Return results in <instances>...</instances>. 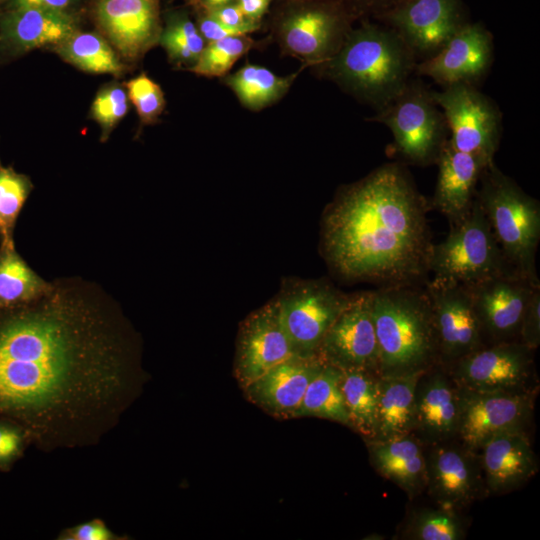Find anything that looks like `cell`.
I'll return each mask as SVG.
<instances>
[{
  "mask_svg": "<svg viewBox=\"0 0 540 540\" xmlns=\"http://www.w3.org/2000/svg\"><path fill=\"white\" fill-rule=\"evenodd\" d=\"M143 379L139 335L99 286L57 280L0 315V419L44 450L97 443Z\"/></svg>",
  "mask_w": 540,
  "mask_h": 540,
  "instance_id": "6da1fadb",
  "label": "cell"
},
{
  "mask_svg": "<svg viewBox=\"0 0 540 540\" xmlns=\"http://www.w3.org/2000/svg\"><path fill=\"white\" fill-rule=\"evenodd\" d=\"M428 204L400 163H386L344 186L322 219V253L350 281L423 284L432 241Z\"/></svg>",
  "mask_w": 540,
  "mask_h": 540,
  "instance_id": "7a4b0ae2",
  "label": "cell"
},
{
  "mask_svg": "<svg viewBox=\"0 0 540 540\" xmlns=\"http://www.w3.org/2000/svg\"><path fill=\"white\" fill-rule=\"evenodd\" d=\"M417 63L393 29L364 22L350 30L333 57L315 67L358 100L380 110L409 82Z\"/></svg>",
  "mask_w": 540,
  "mask_h": 540,
  "instance_id": "3957f363",
  "label": "cell"
},
{
  "mask_svg": "<svg viewBox=\"0 0 540 540\" xmlns=\"http://www.w3.org/2000/svg\"><path fill=\"white\" fill-rule=\"evenodd\" d=\"M424 283L382 286L371 291L380 376L424 372L439 360Z\"/></svg>",
  "mask_w": 540,
  "mask_h": 540,
  "instance_id": "277c9868",
  "label": "cell"
},
{
  "mask_svg": "<svg viewBox=\"0 0 540 540\" xmlns=\"http://www.w3.org/2000/svg\"><path fill=\"white\" fill-rule=\"evenodd\" d=\"M475 199L483 210L508 264L539 282L536 253L540 240V204L511 177L490 163L481 173Z\"/></svg>",
  "mask_w": 540,
  "mask_h": 540,
  "instance_id": "5b68a950",
  "label": "cell"
},
{
  "mask_svg": "<svg viewBox=\"0 0 540 540\" xmlns=\"http://www.w3.org/2000/svg\"><path fill=\"white\" fill-rule=\"evenodd\" d=\"M428 269L434 282L463 286L516 272L506 261L475 198L464 218L450 225L446 238L432 244Z\"/></svg>",
  "mask_w": 540,
  "mask_h": 540,
  "instance_id": "8992f818",
  "label": "cell"
},
{
  "mask_svg": "<svg viewBox=\"0 0 540 540\" xmlns=\"http://www.w3.org/2000/svg\"><path fill=\"white\" fill-rule=\"evenodd\" d=\"M387 126L395 150L409 163L436 164L449 139L445 116L432 90L420 80L410 79L401 92L369 119Z\"/></svg>",
  "mask_w": 540,
  "mask_h": 540,
  "instance_id": "52a82bcc",
  "label": "cell"
},
{
  "mask_svg": "<svg viewBox=\"0 0 540 540\" xmlns=\"http://www.w3.org/2000/svg\"><path fill=\"white\" fill-rule=\"evenodd\" d=\"M352 298L325 280H297L277 296L280 320L297 356L318 355L319 346Z\"/></svg>",
  "mask_w": 540,
  "mask_h": 540,
  "instance_id": "ba28073f",
  "label": "cell"
},
{
  "mask_svg": "<svg viewBox=\"0 0 540 540\" xmlns=\"http://www.w3.org/2000/svg\"><path fill=\"white\" fill-rule=\"evenodd\" d=\"M442 88L432 94L447 121L451 145L493 162L502 129V114L496 103L476 85L460 83Z\"/></svg>",
  "mask_w": 540,
  "mask_h": 540,
  "instance_id": "9c48e42d",
  "label": "cell"
},
{
  "mask_svg": "<svg viewBox=\"0 0 540 540\" xmlns=\"http://www.w3.org/2000/svg\"><path fill=\"white\" fill-rule=\"evenodd\" d=\"M351 29L340 4L309 0L281 18L278 39L283 51L302 61L303 67H315L337 53Z\"/></svg>",
  "mask_w": 540,
  "mask_h": 540,
  "instance_id": "30bf717a",
  "label": "cell"
},
{
  "mask_svg": "<svg viewBox=\"0 0 540 540\" xmlns=\"http://www.w3.org/2000/svg\"><path fill=\"white\" fill-rule=\"evenodd\" d=\"M376 17L401 37L418 62L437 53L469 22L461 0H402Z\"/></svg>",
  "mask_w": 540,
  "mask_h": 540,
  "instance_id": "8fae6325",
  "label": "cell"
},
{
  "mask_svg": "<svg viewBox=\"0 0 540 540\" xmlns=\"http://www.w3.org/2000/svg\"><path fill=\"white\" fill-rule=\"evenodd\" d=\"M531 410L528 391H481L459 386L457 435L465 447L479 450L497 434L523 429Z\"/></svg>",
  "mask_w": 540,
  "mask_h": 540,
  "instance_id": "7c38bea8",
  "label": "cell"
},
{
  "mask_svg": "<svg viewBox=\"0 0 540 540\" xmlns=\"http://www.w3.org/2000/svg\"><path fill=\"white\" fill-rule=\"evenodd\" d=\"M317 354L341 370L360 369L378 375L379 350L371 313V291L352 294L325 334Z\"/></svg>",
  "mask_w": 540,
  "mask_h": 540,
  "instance_id": "4fadbf2b",
  "label": "cell"
},
{
  "mask_svg": "<svg viewBox=\"0 0 540 540\" xmlns=\"http://www.w3.org/2000/svg\"><path fill=\"white\" fill-rule=\"evenodd\" d=\"M440 361L455 362L484 346L482 329L467 288L426 280Z\"/></svg>",
  "mask_w": 540,
  "mask_h": 540,
  "instance_id": "5bb4252c",
  "label": "cell"
},
{
  "mask_svg": "<svg viewBox=\"0 0 540 540\" xmlns=\"http://www.w3.org/2000/svg\"><path fill=\"white\" fill-rule=\"evenodd\" d=\"M540 286L517 273L495 275L465 286L479 320L483 337L494 343L512 341L518 335L525 307Z\"/></svg>",
  "mask_w": 540,
  "mask_h": 540,
  "instance_id": "9a60e30c",
  "label": "cell"
},
{
  "mask_svg": "<svg viewBox=\"0 0 540 540\" xmlns=\"http://www.w3.org/2000/svg\"><path fill=\"white\" fill-rule=\"evenodd\" d=\"M532 352L519 341L484 345L453 362V379L460 387L472 390L526 391Z\"/></svg>",
  "mask_w": 540,
  "mask_h": 540,
  "instance_id": "2e32d148",
  "label": "cell"
},
{
  "mask_svg": "<svg viewBox=\"0 0 540 540\" xmlns=\"http://www.w3.org/2000/svg\"><path fill=\"white\" fill-rule=\"evenodd\" d=\"M295 355L283 329L277 299L250 313L240 324L234 375L244 388L266 371Z\"/></svg>",
  "mask_w": 540,
  "mask_h": 540,
  "instance_id": "e0dca14e",
  "label": "cell"
},
{
  "mask_svg": "<svg viewBox=\"0 0 540 540\" xmlns=\"http://www.w3.org/2000/svg\"><path fill=\"white\" fill-rule=\"evenodd\" d=\"M494 53L493 36L480 22L466 23L431 57L419 61L415 72L441 87L476 85L488 73Z\"/></svg>",
  "mask_w": 540,
  "mask_h": 540,
  "instance_id": "ac0fdd59",
  "label": "cell"
},
{
  "mask_svg": "<svg viewBox=\"0 0 540 540\" xmlns=\"http://www.w3.org/2000/svg\"><path fill=\"white\" fill-rule=\"evenodd\" d=\"M94 16L101 34L127 61L140 59L159 41L158 0H96Z\"/></svg>",
  "mask_w": 540,
  "mask_h": 540,
  "instance_id": "d6986e66",
  "label": "cell"
},
{
  "mask_svg": "<svg viewBox=\"0 0 540 540\" xmlns=\"http://www.w3.org/2000/svg\"><path fill=\"white\" fill-rule=\"evenodd\" d=\"M80 30L75 13L38 8L0 9V57L54 48Z\"/></svg>",
  "mask_w": 540,
  "mask_h": 540,
  "instance_id": "ffe728a7",
  "label": "cell"
},
{
  "mask_svg": "<svg viewBox=\"0 0 540 540\" xmlns=\"http://www.w3.org/2000/svg\"><path fill=\"white\" fill-rule=\"evenodd\" d=\"M473 452L464 445L436 443L426 457V488L442 507H464L486 488L480 460Z\"/></svg>",
  "mask_w": 540,
  "mask_h": 540,
  "instance_id": "44dd1931",
  "label": "cell"
},
{
  "mask_svg": "<svg viewBox=\"0 0 540 540\" xmlns=\"http://www.w3.org/2000/svg\"><path fill=\"white\" fill-rule=\"evenodd\" d=\"M323 364L318 355H293L242 389L250 402L273 417L295 418L309 383Z\"/></svg>",
  "mask_w": 540,
  "mask_h": 540,
  "instance_id": "7402d4cb",
  "label": "cell"
},
{
  "mask_svg": "<svg viewBox=\"0 0 540 540\" xmlns=\"http://www.w3.org/2000/svg\"><path fill=\"white\" fill-rule=\"evenodd\" d=\"M436 164L438 176L432 206L446 216L449 225L455 224L471 209L481 173L490 163L457 150L448 139Z\"/></svg>",
  "mask_w": 540,
  "mask_h": 540,
  "instance_id": "603a6c76",
  "label": "cell"
},
{
  "mask_svg": "<svg viewBox=\"0 0 540 540\" xmlns=\"http://www.w3.org/2000/svg\"><path fill=\"white\" fill-rule=\"evenodd\" d=\"M431 368L421 375L416 386L413 431L436 444L457 435L459 386L454 379L441 371L432 372Z\"/></svg>",
  "mask_w": 540,
  "mask_h": 540,
  "instance_id": "cb8c5ba5",
  "label": "cell"
},
{
  "mask_svg": "<svg viewBox=\"0 0 540 540\" xmlns=\"http://www.w3.org/2000/svg\"><path fill=\"white\" fill-rule=\"evenodd\" d=\"M479 450L485 485L490 492L510 491L537 471L536 458L523 429L497 434Z\"/></svg>",
  "mask_w": 540,
  "mask_h": 540,
  "instance_id": "d4e9b609",
  "label": "cell"
},
{
  "mask_svg": "<svg viewBox=\"0 0 540 540\" xmlns=\"http://www.w3.org/2000/svg\"><path fill=\"white\" fill-rule=\"evenodd\" d=\"M377 471L411 497L426 488V457L411 434L388 440L368 441Z\"/></svg>",
  "mask_w": 540,
  "mask_h": 540,
  "instance_id": "484cf974",
  "label": "cell"
},
{
  "mask_svg": "<svg viewBox=\"0 0 540 540\" xmlns=\"http://www.w3.org/2000/svg\"><path fill=\"white\" fill-rule=\"evenodd\" d=\"M424 372L378 375L377 425L375 437L371 441L388 440L413 431L415 390Z\"/></svg>",
  "mask_w": 540,
  "mask_h": 540,
  "instance_id": "4316f807",
  "label": "cell"
},
{
  "mask_svg": "<svg viewBox=\"0 0 540 540\" xmlns=\"http://www.w3.org/2000/svg\"><path fill=\"white\" fill-rule=\"evenodd\" d=\"M52 50L67 63L88 73L119 77L125 70L120 55L100 33L80 29Z\"/></svg>",
  "mask_w": 540,
  "mask_h": 540,
  "instance_id": "83f0119b",
  "label": "cell"
},
{
  "mask_svg": "<svg viewBox=\"0 0 540 540\" xmlns=\"http://www.w3.org/2000/svg\"><path fill=\"white\" fill-rule=\"evenodd\" d=\"M297 75L279 76L264 66L247 63L236 72L225 75L224 83L244 107L257 111L281 99Z\"/></svg>",
  "mask_w": 540,
  "mask_h": 540,
  "instance_id": "f1b7e54d",
  "label": "cell"
},
{
  "mask_svg": "<svg viewBox=\"0 0 540 540\" xmlns=\"http://www.w3.org/2000/svg\"><path fill=\"white\" fill-rule=\"evenodd\" d=\"M377 378L366 370H342L340 388L349 416V426L368 441L375 437L377 425Z\"/></svg>",
  "mask_w": 540,
  "mask_h": 540,
  "instance_id": "f546056e",
  "label": "cell"
},
{
  "mask_svg": "<svg viewBox=\"0 0 540 540\" xmlns=\"http://www.w3.org/2000/svg\"><path fill=\"white\" fill-rule=\"evenodd\" d=\"M51 286L17 254L14 249H0V307L12 309L28 304Z\"/></svg>",
  "mask_w": 540,
  "mask_h": 540,
  "instance_id": "4dcf8cb0",
  "label": "cell"
},
{
  "mask_svg": "<svg viewBox=\"0 0 540 540\" xmlns=\"http://www.w3.org/2000/svg\"><path fill=\"white\" fill-rule=\"evenodd\" d=\"M342 370L324 362L309 383L296 417L313 416L349 425V416L340 388Z\"/></svg>",
  "mask_w": 540,
  "mask_h": 540,
  "instance_id": "1f68e13d",
  "label": "cell"
},
{
  "mask_svg": "<svg viewBox=\"0 0 540 540\" xmlns=\"http://www.w3.org/2000/svg\"><path fill=\"white\" fill-rule=\"evenodd\" d=\"M158 43L172 63L189 69L195 65L206 45L195 23L183 11L167 14Z\"/></svg>",
  "mask_w": 540,
  "mask_h": 540,
  "instance_id": "d6a6232c",
  "label": "cell"
},
{
  "mask_svg": "<svg viewBox=\"0 0 540 540\" xmlns=\"http://www.w3.org/2000/svg\"><path fill=\"white\" fill-rule=\"evenodd\" d=\"M33 189L28 176L0 164V241L2 249H14L17 218Z\"/></svg>",
  "mask_w": 540,
  "mask_h": 540,
  "instance_id": "836d02e7",
  "label": "cell"
},
{
  "mask_svg": "<svg viewBox=\"0 0 540 540\" xmlns=\"http://www.w3.org/2000/svg\"><path fill=\"white\" fill-rule=\"evenodd\" d=\"M253 45V39L247 35L230 36L208 42L195 65L189 70L205 77H224Z\"/></svg>",
  "mask_w": 540,
  "mask_h": 540,
  "instance_id": "e575fe53",
  "label": "cell"
},
{
  "mask_svg": "<svg viewBox=\"0 0 540 540\" xmlns=\"http://www.w3.org/2000/svg\"><path fill=\"white\" fill-rule=\"evenodd\" d=\"M409 538L416 540H459L465 533L452 509H424L417 512L408 527Z\"/></svg>",
  "mask_w": 540,
  "mask_h": 540,
  "instance_id": "d590c367",
  "label": "cell"
},
{
  "mask_svg": "<svg viewBox=\"0 0 540 540\" xmlns=\"http://www.w3.org/2000/svg\"><path fill=\"white\" fill-rule=\"evenodd\" d=\"M126 87L112 81L103 85L96 93L91 109V118L101 128V141H106L119 122L129 111Z\"/></svg>",
  "mask_w": 540,
  "mask_h": 540,
  "instance_id": "8d00e7d4",
  "label": "cell"
},
{
  "mask_svg": "<svg viewBox=\"0 0 540 540\" xmlns=\"http://www.w3.org/2000/svg\"><path fill=\"white\" fill-rule=\"evenodd\" d=\"M130 102L136 109L141 124L158 121L165 108V97L160 85L142 73L125 84Z\"/></svg>",
  "mask_w": 540,
  "mask_h": 540,
  "instance_id": "74e56055",
  "label": "cell"
},
{
  "mask_svg": "<svg viewBox=\"0 0 540 540\" xmlns=\"http://www.w3.org/2000/svg\"><path fill=\"white\" fill-rule=\"evenodd\" d=\"M28 442L24 430L14 422L0 419V470L7 469Z\"/></svg>",
  "mask_w": 540,
  "mask_h": 540,
  "instance_id": "f35d334b",
  "label": "cell"
},
{
  "mask_svg": "<svg viewBox=\"0 0 540 540\" xmlns=\"http://www.w3.org/2000/svg\"><path fill=\"white\" fill-rule=\"evenodd\" d=\"M519 342L532 351L540 344V286L532 293L519 327Z\"/></svg>",
  "mask_w": 540,
  "mask_h": 540,
  "instance_id": "ab89813d",
  "label": "cell"
},
{
  "mask_svg": "<svg viewBox=\"0 0 540 540\" xmlns=\"http://www.w3.org/2000/svg\"><path fill=\"white\" fill-rule=\"evenodd\" d=\"M208 13L220 23L238 29L246 35L259 28V22L248 20L236 2L208 10Z\"/></svg>",
  "mask_w": 540,
  "mask_h": 540,
  "instance_id": "60d3db41",
  "label": "cell"
},
{
  "mask_svg": "<svg viewBox=\"0 0 540 540\" xmlns=\"http://www.w3.org/2000/svg\"><path fill=\"white\" fill-rule=\"evenodd\" d=\"M66 540H115L119 539L101 519H94L86 523L67 529L61 535Z\"/></svg>",
  "mask_w": 540,
  "mask_h": 540,
  "instance_id": "b9f144b4",
  "label": "cell"
},
{
  "mask_svg": "<svg viewBox=\"0 0 540 540\" xmlns=\"http://www.w3.org/2000/svg\"><path fill=\"white\" fill-rule=\"evenodd\" d=\"M196 26L206 43L230 36L246 35L238 29L220 23L209 13L200 17Z\"/></svg>",
  "mask_w": 540,
  "mask_h": 540,
  "instance_id": "7bdbcfd3",
  "label": "cell"
},
{
  "mask_svg": "<svg viewBox=\"0 0 540 540\" xmlns=\"http://www.w3.org/2000/svg\"><path fill=\"white\" fill-rule=\"evenodd\" d=\"M78 0H6L0 9L38 8L74 13Z\"/></svg>",
  "mask_w": 540,
  "mask_h": 540,
  "instance_id": "ee69618b",
  "label": "cell"
},
{
  "mask_svg": "<svg viewBox=\"0 0 540 540\" xmlns=\"http://www.w3.org/2000/svg\"><path fill=\"white\" fill-rule=\"evenodd\" d=\"M271 0H236L244 16L253 22H259L267 11Z\"/></svg>",
  "mask_w": 540,
  "mask_h": 540,
  "instance_id": "f6af8a7d",
  "label": "cell"
},
{
  "mask_svg": "<svg viewBox=\"0 0 540 540\" xmlns=\"http://www.w3.org/2000/svg\"><path fill=\"white\" fill-rule=\"evenodd\" d=\"M358 6L367 12L373 13L375 16H378L385 11L389 10L402 0H356Z\"/></svg>",
  "mask_w": 540,
  "mask_h": 540,
  "instance_id": "bcb514c9",
  "label": "cell"
},
{
  "mask_svg": "<svg viewBox=\"0 0 540 540\" xmlns=\"http://www.w3.org/2000/svg\"><path fill=\"white\" fill-rule=\"evenodd\" d=\"M207 10L215 9L230 3H235L236 0H201Z\"/></svg>",
  "mask_w": 540,
  "mask_h": 540,
  "instance_id": "7dc6e473",
  "label": "cell"
},
{
  "mask_svg": "<svg viewBox=\"0 0 540 540\" xmlns=\"http://www.w3.org/2000/svg\"><path fill=\"white\" fill-rule=\"evenodd\" d=\"M6 2V0H0V5H3Z\"/></svg>",
  "mask_w": 540,
  "mask_h": 540,
  "instance_id": "c3c4849f",
  "label": "cell"
},
{
  "mask_svg": "<svg viewBox=\"0 0 540 540\" xmlns=\"http://www.w3.org/2000/svg\"><path fill=\"white\" fill-rule=\"evenodd\" d=\"M1 311H2V309H1V307H0V313H1Z\"/></svg>",
  "mask_w": 540,
  "mask_h": 540,
  "instance_id": "681fc988",
  "label": "cell"
},
{
  "mask_svg": "<svg viewBox=\"0 0 540 540\" xmlns=\"http://www.w3.org/2000/svg\"><path fill=\"white\" fill-rule=\"evenodd\" d=\"M306 1H309V0H306Z\"/></svg>",
  "mask_w": 540,
  "mask_h": 540,
  "instance_id": "f907efd6",
  "label": "cell"
}]
</instances>
